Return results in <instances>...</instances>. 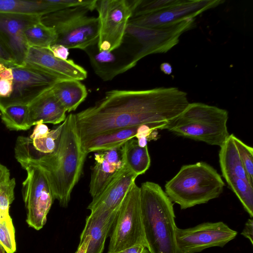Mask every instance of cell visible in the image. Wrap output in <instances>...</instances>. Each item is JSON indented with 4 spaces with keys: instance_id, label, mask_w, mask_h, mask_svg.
Returning <instances> with one entry per match:
<instances>
[{
    "instance_id": "6da1fadb",
    "label": "cell",
    "mask_w": 253,
    "mask_h": 253,
    "mask_svg": "<svg viewBox=\"0 0 253 253\" xmlns=\"http://www.w3.org/2000/svg\"><path fill=\"white\" fill-rule=\"evenodd\" d=\"M189 104L187 93L177 87L115 89L107 91L102 99L75 117L83 142L104 132L134 126L162 129Z\"/></svg>"
},
{
    "instance_id": "7a4b0ae2",
    "label": "cell",
    "mask_w": 253,
    "mask_h": 253,
    "mask_svg": "<svg viewBox=\"0 0 253 253\" xmlns=\"http://www.w3.org/2000/svg\"><path fill=\"white\" fill-rule=\"evenodd\" d=\"M58 144L51 153L21 164L36 166L44 173L54 199L66 208L71 193L82 173L87 153L79 133L75 114L70 113L62 123Z\"/></svg>"
},
{
    "instance_id": "3957f363",
    "label": "cell",
    "mask_w": 253,
    "mask_h": 253,
    "mask_svg": "<svg viewBox=\"0 0 253 253\" xmlns=\"http://www.w3.org/2000/svg\"><path fill=\"white\" fill-rule=\"evenodd\" d=\"M143 224L150 253H182L178 248L172 202L157 183L146 181L140 187Z\"/></svg>"
},
{
    "instance_id": "277c9868",
    "label": "cell",
    "mask_w": 253,
    "mask_h": 253,
    "mask_svg": "<svg viewBox=\"0 0 253 253\" xmlns=\"http://www.w3.org/2000/svg\"><path fill=\"white\" fill-rule=\"evenodd\" d=\"M225 183L212 166L204 162L183 165L165 185V193L181 210L208 203L222 193Z\"/></svg>"
},
{
    "instance_id": "5b68a950",
    "label": "cell",
    "mask_w": 253,
    "mask_h": 253,
    "mask_svg": "<svg viewBox=\"0 0 253 253\" xmlns=\"http://www.w3.org/2000/svg\"><path fill=\"white\" fill-rule=\"evenodd\" d=\"M227 110L202 103H192L163 127L174 134L220 147L229 136Z\"/></svg>"
},
{
    "instance_id": "8992f818",
    "label": "cell",
    "mask_w": 253,
    "mask_h": 253,
    "mask_svg": "<svg viewBox=\"0 0 253 253\" xmlns=\"http://www.w3.org/2000/svg\"><path fill=\"white\" fill-rule=\"evenodd\" d=\"M94 9L91 6L68 8L43 15L41 21L54 29L57 35L55 44L84 50L98 42V19L87 15L88 11Z\"/></svg>"
},
{
    "instance_id": "52a82bcc",
    "label": "cell",
    "mask_w": 253,
    "mask_h": 253,
    "mask_svg": "<svg viewBox=\"0 0 253 253\" xmlns=\"http://www.w3.org/2000/svg\"><path fill=\"white\" fill-rule=\"evenodd\" d=\"M107 253L135 245L147 248L142 220L140 187L134 182L124 199L111 229Z\"/></svg>"
},
{
    "instance_id": "ba28073f",
    "label": "cell",
    "mask_w": 253,
    "mask_h": 253,
    "mask_svg": "<svg viewBox=\"0 0 253 253\" xmlns=\"http://www.w3.org/2000/svg\"><path fill=\"white\" fill-rule=\"evenodd\" d=\"M195 18L188 19L169 26L147 28L128 23L125 37L130 38L135 46L134 62L136 64L145 56L166 53L176 45L180 36L195 25Z\"/></svg>"
},
{
    "instance_id": "9c48e42d",
    "label": "cell",
    "mask_w": 253,
    "mask_h": 253,
    "mask_svg": "<svg viewBox=\"0 0 253 253\" xmlns=\"http://www.w3.org/2000/svg\"><path fill=\"white\" fill-rule=\"evenodd\" d=\"M136 0H96L98 12L99 50L111 51L122 44L128 21L132 16Z\"/></svg>"
},
{
    "instance_id": "30bf717a",
    "label": "cell",
    "mask_w": 253,
    "mask_h": 253,
    "mask_svg": "<svg viewBox=\"0 0 253 253\" xmlns=\"http://www.w3.org/2000/svg\"><path fill=\"white\" fill-rule=\"evenodd\" d=\"M27 176L23 182V195L27 210L26 222L37 230L42 229L46 222L54 198L48 181L43 171L38 167L21 164Z\"/></svg>"
},
{
    "instance_id": "8fae6325",
    "label": "cell",
    "mask_w": 253,
    "mask_h": 253,
    "mask_svg": "<svg viewBox=\"0 0 253 253\" xmlns=\"http://www.w3.org/2000/svg\"><path fill=\"white\" fill-rule=\"evenodd\" d=\"M13 74V90L9 97L0 99V111L13 105H29L51 88L59 79L36 66L24 63L9 66Z\"/></svg>"
},
{
    "instance_id": "7c38bea8",
    "label": "cell",
    "mask_w": 253,
    "mask_h": 253,
    "mask_svg": "<svg viewBox=\"0 0 253 253\" xmlns=\"http://www.w3.org/2000/svg\"><path fill=\"white\" fill-rule=\"evenodd\" d=\"M237 234L222 221L207 222L186 229L177 227L175 237L182 253H196L211 247H223Z\"/></svg>"
},
{
    "instance_id": "4fadbf2b",
    "label": "cell",
    "mask_w": 253,
    "mask_h": 253,
    "mask_svg": "<svg viewBox=\"0 0 253 253\" xmlns=\"http://www.w3.org/2000/svg\"><path fill=\"white\" fill-rule=\"evenodd\" d=\"M224 2L222 0H184L180 4L156 13L131 17L128 23L147 28L169 26L195 18L203 12Z\"/></svg>"
},
{
    "instance_id": "5bb4252c",
    "label": "cell",
    "mask_w": 253,
    "mask_h": 253,
    "mask_svg": "<svg viewBox=\"0 0 253 253\" xmlns=\"http://www.w3.org/2000/svg\"><path fill=\"white\" fill-rule=\"evenodd\" d=\"M42 16L0 13V41L13 56L16 65H22L29 47L24 32L29 26L41 21Z\"/></svg>"
},
{
    "instance_id": "9a60e30c",
    "label": "cell",
    "mask_w": 253,
    "mask_h": 253,
    "mask_svg": "<svg viewBox=\"0 0 253 253\" xmlns=\"http://www.w3.org/2000/svg\"><path fill=\"white\" fill-rule=\"evenodd\" d=\"M137 177L125 165L102 191L92 198L87 209L90 214L112 213L118 210Z\"/></svg>"
},
{
    "instance_id": "2e32d148",
    "label": "cell",
    "mask_w": 253,
    "mask_h": 253,
    "mask_svg": "<svg viewBox=\"0 0 253 253\" xmlns=\"http://www.w3.org/2000/svg\"><path fill=\"white\" fill-rule=\"evenodd\" d=\"M97 44L84 50L95 73L103 81H108L134 67V54L121 50L111 51L98 49Z\"/></svg>"
},
{
    "instance_id": "e0dca14e",
    "label": "cell",
    "mask_w": 253,
    "mask_h": 253,
    "mask_svg": "<svg viewBox=\"0 0 253 253\" xmlns=\"http://www.w3.org/2000/svg\"><path fill=\"white\" fill-rule=\"evenodd\" d=\"M25 63L36 66L59 79L82 81L87 78L86 71L73 60L56 57L49 48L29 47Z\"/></svg>"
},
{
    "instance_id": "ac0fdd59",
    "label": "cell",
    "mask_w": 253,
    "mask_h": 253,
    "mask_svg": "<svg viewBox=\"0 0 253 253\" xmlns=\"http://www.w3.org/2000/svg\"><path fill=\"white\" fill-rule=\"evenodd\" d=\"M121 147L95 154L89 186L92 198L102 191L124 167Z\"/></svg>"
},
{
    "instance_id": "d6986e66",
    "label": "cell",
    "mask_w": 253,
    "mask_h": 253,
    "mask_svg": "<svg viewBox=\"0 0 253 253\" xmlns=\"http://www.w3.org/2000/svg\"><path fill=\"white\" fill-rule=\"evenodd\" d=\"M62 123L50 130L45 137L32 139L29 137L18 136L15 146V156L17 161L19 163L27 162L52 153L58 144Z\"/></svg>"
},
{
    "instance_id": "ffe728a7",
    "label": "cell",
    "mask_w": 253,
    "mask_h": 253,
    "mask_svg": "<svg viewBox=\"0 0 253 253\" xmlns=\"http://www.w3.org/2000/svg\"><path fill=\"white\" fill-rule=\"evenodd\" d=\"M51 88L28 105L29 123L31 127L38 122L60 124L66 119V111L55 96Z\"/></svg>"
},
{
    "instance_id": "44dd1931",
    "label": "cell",
    "mask_w": 253,
    "mask_h": 253,
    "mask_svg": "<svg viewBox=\"0 0 253 253\" xmlns=\"http://www.w3.org/2000/svg\"><path fill=\"white\" fill-rule=\"evenodd\" d=\"M119 210L112 213L90 214L86 217L80 240L81 242L87 235L90 237L86 253H103L106 239L111 230Z\"/></svg>"
},
{
    "instance_id": "7402d4cb",
    "label": "cell",
    "mask_w": 253,
    "mask_h": 253,
    "mask_svg": "<svg viewBox=\"0 0 253 253\" xmlns=\"http://www.w3.org/2000/svg\"><path fill=\"white\" fill-rule=\"evenodd\" d=\"M139 126L118 129L99 134L82 142L83 147L87 154L121 147L126 141L135 137Z\"/></svg>"
},
{
    "instance_id": "603a6c76",
    "label": "cell",
    "mask_w": 253,
    "mask_h": 253,
    "mask_svg": "<svg viewBox=\"0 0 253 253\" xmlns=\"http://www.w3.org/2000/svg\"><path fill=\"white\" fill-rule=\"evenodd\" d=\"M220 148L219 165L226 182L235 178L249 181L234 142L233 134L229 135Z\"/></svg>"
},
{
    "instance_id": "cb8c5ba5",
    "label": "cell",
    "mask_w": 253,
    "mask_h": 253,
    "mask_svg": "<svg viewBox=\"0 0 253 253\" xmlns=\"http://www.w3.org/2000/svg\"><path fill=\"white\" fill-rule=\"evenodd\" d=\"M51 89L66 112L76 110L87 95L85 85L76 80L59 81Z\"/></svg>"
},
{
    "instance_id": "d4e9b609",
    "label": "cell",
    "mask_w": 253,
    "mask_h": 253,
    "mask_svg": "<svg viewBox=\"0 0 253 253\" xmlns=\"http://www.w3.org/2000/svg\"><path fill=\"white\" fill-rule=\"evenodd\" d=\"M58 10L53 0H0V13L42 16Z\"/></svg>"
},
{
    "instance_id": "484cf974",
    "label": "cell",
    "mask_w": 253,
    "mask_h": 253,
    "mask_svg": "<svg viewBox=\"0 0 253 253\" xmlns=\"http://www.w3.org/2000/svg\"><path fill=\"white\" fill-rule=\"evenodd\" d=\"M123 162L126 167L137 176L149 168L151 159L147 146H140L137 139H131L121 147Z\"/></svg>"
},
{
    "instance_id": "4316f807",
    "label": "cell",
    "mask_w": 253,
    "mask_h": 253,
    "mask_svg": "<svg viewBox=\"0 0 253 253\" xmlns=\"http://www.w3.org/2000/svg\"><path fill=\"white\" fill-rule=\"evenodd\" d=\"M24 35L29 47L49 48L55 43L57 40L54 29L45 25L41 21L27 27Z\"/></svg>"
},
{
    "instance_id": "83f0119b",
    "label": "cell",
    "mask_w": 253,
    "mask_h": 253,
    "mask_svg": "<svg viewBox=\"0 0 253 253\" xmlns=\"http://www.w3.org/2000/svg\"><path fill=\"white\" fill-rule=\"evenodd\" d=\"M0 118L6 127L11 130H25L29 123L28 105H13L0 111Z\"/></svg>"
},
{
    "instance_id": "f1b7e54d",
    "label": "cell",
    "mask_w": 253,
    "mask_h": 253,
    "mask_svg": "<svg viewBox=\"0 0 253 253\" xmlns=\"http://www.w3.org/2000/svg\"><path fill=\"white\" fill-rule=\"evenodd\" d=\"M235 194L245 210L253 217V185L249 180L235 178L226 181Z\"/></svg>"
},
{
    "instance_id": "f546056e",
    "label": "cell",
    "mask_w": 253,
    "mask_h": 253,
    "mask_svg": "<svg viewBox=\"0 0 253 253\" xmlns=\"http://www.w3.org/2000/svg\"><path fill=\"white\" fill-rule=\"evenodd\" d=\"M184 0H136L132 17L156 13L182 2Z\"/></svg>"
},
{
    "instance_id": "4dcf8cb0",
    "label": "cell",
    "mask_w": 253,
    "mask_h": 253,
    "mask_svg": "<svg viewBox=\"0 0 253 253\" xmlns=\"http://www.w3.org/2000/svg\"><path fill=\"white\" fill-rule=\"evenodd\" d=\"M0 244L6 253H14L16 250L15 229L9 214L0 220Z\"/></svg>"
},
{
    "instance_id": "1f68e13d",
    "label": "cell",
    "mask_w": 253,
    "mask_h": 253,
    "mask_svg": "<svg viewBox=\"0 0 253 253\" xmlns=\"http://www.w3.org/2000/svg\"><path fill=\"white\" fill-rule=\"evenodd\" d=\"M233 138L247 177L253 185V149L233 134Z\"/></svg>"
},
{
    "instance_id": "d6a6232c",
    "label": "cell",
    "mask_w": 253,
    "mask_h": 253,
    "mask_svg": "<svg viewBox=\"0 0 253 253\" xmlns=\"http://www.w3.org/2000/svg\"><path fill=\"white\" fill-rule=\"evenodd\" d=\"M15 185L14 178L0 184V211L5 213H9V206L14 199Z\"/></svg>"
},
{
    "instance_id": "836d02e7",
    "label": "cell",
    "mask_w": 253,
    "mask_h": 253,
    "mask_svg": "<svg viewBox=\"0 0 253 253\" xmlns=\"http://www.w3.org/2000/svg\"><path fill=\"white\" fill-rule=\"evenodd\" d=\"M13 80L0 78V99L9 97L13 90Z\"/></svg>"
},
{
    "instance_id": "e575fe53",
    "label": "cell",
    "mask_w": 253,
    "mask_h": 253,
    "mask_svg": "<svg viewBox=\"0 0 253 253\" xmlns=\"http://www.w3.org/2000/svg\"><path fill=\"white\" fill-rule=\"evenodd\" d=\"M32 133L29 137L30 139H39L46 137L50 131L47 126L42 122H38L35 125Z\"/></svg>"
},
{
    "instance_id": "d590c367",
    "label": "cell",
    "mask_w": 253,
    "mask_h": 253,
    "mask_svg": "<svg viewBox=\"0 0 253 253\" xmlns=\"http://www.w3.org/2000/svg\"><path fill=\"white\" fill-rule=\"evenodd\" d=\"M0 63L7 66L16 65L14 58L10 52L0 41Z\"/></svg>"
},
{
    "instance_id": "8d00e7d4",
    "label": "cell",
    "mask_w": 253,
    "mask_h": 253,
    "mask_svg": "<svg viewBox=\"0 0 253 253\" xmlns=\"http://www.w3.org/2000/svg\"><path fill=\"white\" fill-rule=\"evenodd\" d=\"M49 49L56 57L67 60L69 52L68 48L65 46L59 44H54L50 46Z\"/></svg>"
},
{
    "instance_id": "74e56055",
    "label": "cell",
    "mask_w": 253,
    "mask_h": 253,
    "mask_svg": "<svg viewBox=\"0 0 253 253\" xmlns=\"http://www.w3.org/2000/svg\"><path fill=\"white\" fill-rule=\"evenodd\" d=\"M241 234L248 239L251 244L253 245V220L252 218L247 220Z\"/></svg>"
},
{
    "instance_id": "f35d334b",
    "label": "cell",
    "mask_w": 253,
    "mask_h": 253,
    "mask_svg": "<svg viewBox=\"0 0 253 253\" xmlns=\"http://www.w3.org/2000/svg\"><path fill=\"white\" fill-rule=\"evenodd\" d=\"M116 253H150L148 248L143 245H135Z\"/></svg>"
},
{
    "instance_id": "ab89813d",
    "label": "cell",
    "mask_w": 253,
    "mask_h": 253,
    "mask_svg": "<svg viewBox=\"0 0 253 253\" xmlns=\"http://www.w3.org/2000/svg\"><path fill=\"white\" fill-rule=\"evenodd\" d=\"M10 179L9 169L0 163V184L8 181Z\"/></svg>"
},
{
    "instance_id": "60d3db41",
    "label": "cell",
    "mask_w": 253,
    "mask_h": 253,
    "mask_svg": "<svg viewBox=\"0 0 253 253\" xmlns=\"http://www.w3.org/2000/svg\"><path fill=\"white\" fill-rule=\"evenodd\" d=\"M90 240V236L87 235L82 242H80L78 249L75 253H86Z\"/></svg>"
},
{
    "instance_id": "b9f144b4",
    "label": "cell",
    "mask_w": 253,
    "mask_h": 253,
    "mask_svg": "<svg viewBox=\"0 0 253 253\" xmlns=\"http://www.w3.org/2000/svg\"><path fill=\"white\" fill-rule=\"evenodd\" d=\"M160 69L163 72L168 75L171 74L172 71V66L168 62L162 63L161 65Z\"/></svg>"
},
{
    "instance_id": "7bdbcfd3",
    "label": "cell",
    "mask_w": 253,
    "mask_h": 253,
    "mask_svg": "<svg viewBox=\"0 0 253 253\" xmlns=\"http://www.w3.org/2000/svg\"><path fill=\"white\" fill-rule=\"evenodd\" d=\"M9 215V213H5L1 211H0V220L2 219L3 217H4L5 216Z\"/></svg>"
},
{
    "instance_id": "ee69618b",
    "label": "cell",
    "mask_w": 253,
    "mask_h": 253,
    "mask_svg": "<svg viewBox=\"0 0 253 253\" xmlns=\"http://www.w3.org/2000/svg\"><path fill=\"white\" fill-rule=\"evenodd\" d=\"M5 252L3 247L0 244V253H5Z\"/></svg>"
}]
</instances>
